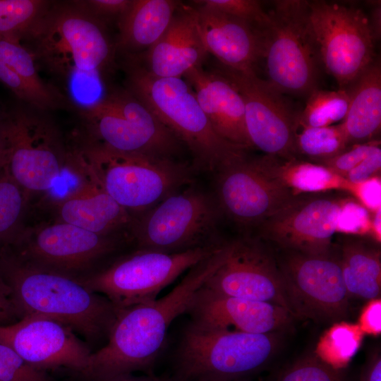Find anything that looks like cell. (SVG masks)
<instances>
[{"label":"cell","mask_w":381,"mask_h":381,"mask_svg":"<svg viewBox=\"0 0 381 381\" xmlns=\"http://www.w3.org/2000/svg\"><path fill=\"white\" fill-rule=\"evenodd\" d=\"M20 40L78 114L94 107L111 89L106 79L114 65L115 42L106 25L77 1H51Z\"/></svg>","instance_id":"6da1fadb"},{"label":"cell","mask_w":381,"mask_h":381,"mask_svg":"<svg viewBox=\"0 0 381 381\" xmlns=\"http://www.w3.org/2000/svg\"><path fill=\"white\" fill-rule=\"evenodd\" d=\"M219 259L220 246L188 270L180 283L164 296L119 310L107 343L91 353L82 374L90 381L138 370L152 374L171 324L186 313L193 296L215 270Z\"/></svg>","instance_id":"7a4b0ae2"},{"label":"cell","mask_w":381,"mask_h":381,"mask_svg":"<svg viewBox=\"0 0 381 381\" xmlns=\"http://www.w3.org/2000/svg\"><path fill=\"white\" fill-rule=\"evenodd\" d=\"M0 277L20 318H49L90 340L107 339L118 310L77 277L25 261L8 247L0 248Z\"/></svg>","instance_id":"3957f363"},{"label":"cell","mask_w":381,"mask_h":381,"mask_svg":"<svg viewBox=\"0 0 381 381\" xmlns=\"http://www.w3.org/2000/svg\"><path fill=\"white\" fill-rule=\"evenodd\" d=\"M68 138L71 160L91 174L133 218L192 183L190 168L174 158L119 151L80 128Z\"/></svg>","instance_id":"277c9868"},{"label":"cell","mask_w":381,"mask_h":381,"mask_svg":"<svg viewBox=\"0 0 381 381\" xmlns=\"http://www.w3.org/2000/svg\"><path fill=\"white\" fill-rule=\"evenodd\" d=\"M123 70L126 88L187 147L195 167L215 174L247 156L215 133L185 79L157 77L131 56H125Z\"/></svg>","instance_id":"5b68a950"},{"label":"cell","mask_w":381,"mask_h":381,"mask_svg":"<svg viewBox=\"0 0 381 381\" xmlns=\"http://www.w3.org/2000/svg\"><path fill=\"white\" fill-rule=\"evenodd\" d=\"M279 333L217 329L190 320L176 345L171 381L248 379L264 370L279 346Z\"/></svg>","instance_id":"8992f818"},{"label":"cell","mask_w":381,"mask_h":381,"mask_svg":"<svg viewBox=\"0 0 381 381\" xmlns=\"http://www.w3.org/2000/svg\"><path fill=\"white\" fill-rule=\"evenodd\" d=\"M0 129L14 180L31 196L52 189L67 167L68 143L49 112L4 104Z\"/></svg>","instance_id":"52a82bcc"},{"label":"cell","mask_w":381,"mask_h":381,"mask_svg":"<svg viewBox=\"0 0 381 381\" xmlns=\"http://www.w3.org/2000/svg\"><path fill=\"white\" fill-rule=\"evenodd\" d=\"M262 30L267 81L284 95L308 96L322 65L309 15V1L279 0L267 11Z\"/></svg>","instance_id":"ba28073f"},{"label":"cell","mask_w":381,"mask_h":381,"mask_svg":"<svg viewBox=\"0 0 381 381\" xmlns=\"http://www.w3.org/2000/svg\"><path fill=\"white\" fill-rule=\"evenodd\" d=\"M221 213L214 198L189 184L133 217L135 248L179 253L219 243Z\"/></svg>","instance_id":"9c48e42d"},{"label":"cell","mask_w":381,"mask_h":381,"mask_svg":"<svg viewBox=\"0 0 381 381\" xmlns=\"http://www.w3.org/2000/svg\"><path fill=\"white\" fill-rule=\"evenodd\" d=\"M222 241L179 253L135 248L78 279L107 298L119 312L157 299L163 289L210 256Z\"/></svg>","instance_id":"30bf717a"},{"label":"cell","mask_w":381,"mask_h":381,"mask_svg":"<svg viewBox=\"0 0 381 381\" xmlns=\"http://www.w3.org/2000/svg\"><path fill=\"white\" fill-rule=\"evenodd\" d=\"M78 116L86 135L119 151L174 158L181 149L172 132L126 87L111 88Z\"/></svg>","instance_id":"8fae6325"},{"label":"cell","mask_w":381,"mask_h":381,"mask_svg":"<svg viewBox=\"0 0 381 381\" xmlns=\"http://www.w3.org/2000/svg\"><path fill=\"white\" fill-rule=\"evenodd\" d=\"M128 243L127 235L97 234L51 219L27 224L6 247L25 261L78 278L97 270Z\"/></svg>","instance_id":"7c38bea8"},{"label":"cell","mask_w":381,"mask_h":381,"mask_svg":"<svg viewBox=\"0 0 381 381\" xmlns=\"http://www.w3.org/2000/svg\"><path fill=\"white\" fill-rule=\"evenodd\" d=\"M272 248L294 317L329 322L346 316L350 297L336 245L332 252L320 255Z\"/></svg>","instance_id":"4fadbf2b"},{"label":"cell","mask_w":381,"mask_h":381,"mask_svg":"<svg viewBox=\"0 0 381 381\" xmlns=\"http://www.w3.org/2000/svg\"><path fill=\"white\" fill-rule=\"evenodd\" d=\"M309 15L321 64L344 90L374 61L368 16L356 6L325 1H309Z\"/></svg>","instance_id":"5bb4252c"},{"label":"cell","mask_w":381,"mask_h":381,"mask_svg":"<svg viewBox=\"0 0 381 381\" xmlns=\"http://www.w3.org/2000/svg\"><path fill=\"white\" fill-rule=\"evenodd\" d=\"M336 191L294 195L253 234L274 248L312 255L332 252L341 215L353 199L346 192Z\"/></svg>","instance_id":"9a60e30c"},{"label":"cell","mask_w":381,"mask_h":381,"mask_svg":"<svg viewBox=\"0 0 381 381\" xmlns=\"http://www.w3.org/2000/svg\"><path fill=\"white\" fill-rule=\"evenodd\" d=\"M215 201L241 234H253L296 194L270 169L266 155L247 156L229 164L215 174Z\"/></svg>","instance_id":"2e32d148"},{"label":"cell","mask_w":381,"mask_h":381,"mask_svg":"<svg viewBox=\"0 0 381 381\" xmlns=\"http://www.w3.org/2000/svg\"><path fill=\"white\" fill-rule=\"evenodd\" d=\"M202 286L222 295L273 303L289 310L274 249L255 234H241L223 241L219 264Z\"/></svg>","instance_id":"e0dca14e"},{"label":"cell","mask_w":381,"mask_h":381,"mask_svg":"<svg viewBox=\"0 0 381 381\" xmlns=\"http://www.w3.org/2000/svg\"><path fill=\"white\" fill-rule=\"evenodd\" d=\"M218 71L234 85L243 98L251 147L279 159H297L295 139L300 113L286 95L255 71L241 72L223 66Z\"/></svg>","instance_id":"ac0fdd59"},{"label":"cell","mask_w":381,"mask_h":381,"mask_svg":"<svg viewBox=\"0 0 381 381\" xmlns=\"http://www.w3.org/2000/svg\"><path fill=\"white\" fill-rule=\"evenodd\" d=\"M0 343L13 349L32 366L66 367L83 373L92 353L66 325L49 318L25 316L0 325Z\"/></svg>","instance_id":"d6986e66"},{"label":"cell","mask_w":381,"mask_h":381,"mask_svg":"<svg viewBox=\"0 0 381 381\" xmlns=\"http://www.w3.org/2000/svg\"><path fill=\"white\" fill-rule=\"evenodd\" d=\"M202 286L193 296L185 313L195 323L217 329L269 334L282 332L294 320L290 311L282 306L222 295Z\"/></svg>","instance_id":"ffe728a7"},{"label":"cell","mask_w":381,"mask_h":381,"mask_svg":"<svg viewBox=\"0 0 381 381\" xmlns=\"http://www.w3.org/2000/svg\"><path fill=\"white\" fill-rule=\"evenodd\" d=\"M67 166L78 175L79 183L63 197L49 200L47 207L54 216L52 219L97 234L129 236L132 215L91 174L69 157Z\"/></svg>","instance_id":"44dd1931"},{"label":"cell","mask_w":381,"mask_h":381,"mask_svg":"<svg viewBox=\"0 0 381 381\" xmlns=\"http://www.w3.org/2000/svg\"><path fill=\"white\" fill-rule=\"evenodd\" d=\"M192 4L207 53L228 68L255 71L256 63L262 57V31L214 8Z\"/></svg>","instance_id":"7402d4cb"},{"label":"cell","mask_w":381,"mask_h":381,"mask_svg":"<svg viewBox=\"0 0 381 381\" xmlns=\"http://www.w3.org/2000/svg\"><path fill=\"white\" fill-rule=\"evenodd\" d=\"M143 54L131 56L157 77L183 78L192 68L202 66L208 53L194 6L181 3L163 35Z\"/></svg>","instance_id":"603a6c76"},{"label":"cell","mask_w":381,"mask_h":381,"mask_svg":"<svg viewBox=\"0 0 381 381\" xmlns=\"http://www.w3.org/2000/svg\"><path fill=\"white\" fill-rule=\"evenodd\" d=\"M183 77L193 90L215 133L232 145L246 150L251 148L244 102L234 85L218 71H206L202 66L192 68Z\"/></svg>","instance_id":"cb8c5ba5"},{"label":"cell","mask_w":381,"mask_h":381,"mask_svg":"<svg viewBox=\"0 0 381 381\" xmlns=\"http://www.w3.org/2000/svg\"><path fill=\"white\" fill-rule=\"evenodd\" d=\"M0 83L17 102L37 109H70L62 94L41 78L32 54L18 37L0 35Z\"/></svg>","instance_id":"d4e9b609"},{"label":"cell","mask_w":381,"mask_h":381,"mask_svg":"<svg viewBox=\"0 0 381 381\" xmlns=\"http://www.w3.org/2000/svg\"><path fill=\"white\" fill-rule=\"evenodd\" d=\"M181 3L174 0H132L117 21V52L139 55L149 50L168 28Z\"/></svg>","instance_id":"484cf974"},{"label":"cell","mask_w":381,"mask_h":381,"mask_svg":"<svg viewBox=\"0 0 381 381\" xmlns=\"http://www.w3.org/2000/svg\"><path fill=\"white\" fill-rule=\"evenodd\" d=\"M349 104L341 123L349 147L380 140L381 66L373 62L346 89Z\"/></svg>","instance_id":"4316f807"},{"label":"cell","mask_w":381,"mask_h":381,"mask_svg":"<svg viewBox=\"0 0 381 381\" xmlns=\"http://www.w3.org/2000/svg\"><path fill=\"white\" fill-rule=\"evenodd\" d=\"M380 243L373 237L351 234H341L335 243L349 297L368 301L380 298Z\"/></svg>","instance_id":"83f0119b"},{"label":"cell","mask_w":381,"mask_h":381,"mask_svg":"<svg viewBox=\"0 0 381 381\" xmlns=\"http://www.w3.org/2000/svg\"><path fill=\"white\" fill-rule=\"evenodd\" d=\"M266 156L273 174L296 194L335 190L349 194L353 192L354 183L320 164L301 159L283 160Z\"/></svg>","instance_id":"f1b7e54d"},{"label":"cell","mask_w":381,"mask_h":381,"mask_svg":"<svg viewBox=\"0 0 381 381\" xmlns=\"http://www.w3.org/2000/svg\"><path fill=\"white\" fill-rule=\"evenodd\" d=\"M31 197L6 166L0 171V248L12 244L27 225Z\"/></svg>","instance_id":"f546056e"},{"label":"cell","mask_w":381,"mask_h":381,"mask_svg":"<svg viewBox=\"0 0 381 381\" xmlns=\"http://www.w3.org/2000/svg\"><path fill=\"white\" fill-rule=\"evenodd\" d=\"M296 133L295 151L297 159L306 158L319 164L349 147L341 123L325 127H305Z\"/></svg>","instance_id":"4dcf8cb0"},{"label":"cell","mask_w":381,"mask_h":381,"mask_svg":"<svg viewBox=\"0 0 381 381\" xmlns=\"http://www.w3.org/2000/svg\"><path fill=\"white\" fill-rule=\"evenodd\" d=\"M363 337L358 324L336 322L322 334L315 354L332 368L341 370L356 353Z\"/></svg>","instance_id":"1f68e13d"},{"label":"cell","mask_w":381,"mask_h":381,"mask_svg":"<svg viewBox=\"0 0 381 381\" xmlns=\"http://www.w3.org/2000/svg\"><path fill=\"white\" fill-rule=\"evenodd\" d=\"M308 97L306 107L299 114L298 128L332 126L346 116L349 104L346 90L317 88Z\"/></svg>","instance_id":"d6a6232c"},{"label":"cell","mask_w":381,"mask_h":381,"mask_svg":"<svg viewBox=\"0 0 381 381\" xmlns=\"http://www.w3.org/2000/svg\"><path fill=\"white\" fill-rule=\"evenodd\" d=\"M50 4L45 0H0V35L21 40Z\"/></svg>","instance_id":"836d02e7"},{"label":"cell","mask_w":381,"mask_h":381,"mask_svg":"<svg viewBox=\"0 0 381 381\" xmlns=\"http://www.w3.org/2000/svg\"><path fill=\"white\" fill-rule=\"evenodd\" d=\"M340 370L314 353L303 356L285 368L276 381H344Z\"/></svg>","instance_id":"e575fe53"},{"label":"cell","mask_w":381,"mask_h":381,"mask_svg":"<svg viewBox=\"0 0 381 381\" xmlns=\"http://www.w3.org/2000/svg\"><path fill=\"white\" fill-rule=\"evenodd\" d=\"M194 4L214 8L262 30L269 22L267 11L255 0H199Z\"/></svg>","instance_id":"d590c367"},{"label":"cell","mask_w":381,"mask_h":381,"mask_svg":"<svg viewBox=\"0 0 381 381\" xmlns=\"http://www.w3.org/2000/svg\"><path fill=\"white\" fill-rule=\"evenodd\" d=\"M0 381H49L44 370L23 359L10 346L0 343Z\"/></svg>","instance_id":"8d00e7d4"},{"label":"cell","mask_w":381,"mask_h":381,"mask_svg":"<svg viewBox=\"0 0 381 381\" xmlns=\"http://www.w3.org/2000/svg\"><path fill=\"white\" fill-rule=\"evenodd\" d=\"M379 145L380 140L354 145L318 164L344 179L349 171L358 167Z\"/></svg>","instance_id":"74e56055"},{"label":"cell","mask_w":381,"mask_h":381,"mask_svg":"<svg viewBox=\"0 0 381 381\" xmlns=\"http://www.w3.org/2000/svg\"><path fill=\"white\" fill-rule=\"evenodd\" d=\"M78 3L91 16L104 25L116 21L126 12L132 0H83Z\"/></svg>","instance_id":"f35d334b"},{"label":"cell","mask_w":381,"mask_h":381,"mask_svg":"<svg viewBox=\"0 0 381 381\" xmlns=\"http://www.w3.org/2000/svg\"><path fill=\"white\" fill-rule=\"evenodd\" d=\"M380 170L381 148L379 145L358 167L349 171L344 179L352 183H361L377 179Z\"/></svg>","instance_id":"ab89813d"},{"label":"cell","mask_w":381,"mask_h":381,"mask_svg":"<svg viewBox=\"0 0 381 381\" xmlns=\"http://www.w3.org/2000/svg\"><path fill=\"white\" fill-rule=\"evenodd\" d=\"M358 325L361 331L368 334L377 336L381 332V299L369 301L363 308Z\"/></svg>","instance_id":"60d3db41"},{"label":"cell","mask_w":381,"mask_h":381,"mask_svg":"<svg viewBox=\"0 0 381 381\" xmlns=\"http://www.w3.org/2000/svg\"><path fill=\"white\" fill-rule=\"evenodd\" d=\"M18 318L20 319L11 290L0 277V325L14 322Z\"/></svg>","instance_id":"b9f144b4"},{"label":"cell","mask_w":381,"mask_h":381,"mask_svg":"<svg viewBox=\"0 0 381 381\" xmlns=\"http://www.w3.org/2000/svg\"><path fill=\"white\" fill-rule=\"evenodd\" d=\"M358 381H381V356L379 350L369 355Z\"/></svg>","instance_id":"7bdbcfd3"},{"label":"cell","mask_w":381,"mask_h":381,"mask_svg":"<svg viewBox=\"0 0 381 381\" xmlns=\"http://www.w3.org/2000/svg\"><path fill=\"white\" fill-rule=\"evenodd\" d=\"M367 3L370 7L368 16L370 28L375 41L378 40L381 35V1H368Z\"/></svg>","instance_id":"ee69618b"},{"label":"cell","mask_w":381,"mask_h":381,"mask_svg":"<svg viewBox=\"0 0 381 381\" xmlns=\"http://www.w3.org/2000/svg\"><path fill=\"white\" fill-rule=\"evenodd\" d=\"M101 381H165L158 378L152 374H146L144 376H134L132 373L124 374L108 378ZM167 381H171V380Z\"/></svg>","instance_id":"f6af8a7d"},{"label":"cell","mask_w":381,"mask_h":381,"mask_svg":"<svg viewBox=\"0 0 381 381\" xmlns=\"http://www.w3.org/2000/svg\"><path fill=\"white\" fill-rule=\"evenodd\" d=\"M7 165V154L4 138L0 130V171Z\"/></svg>","instance_id":"bcb514c9"},{"label":"cell","mask_w":381,"mask_h":381,"mask_svg":"<svg viewBox=\"0 0 381 381\" xmlns=\"http://www.w3.org/2000/svg\"><path fill=\"white\" fill-rule=\"evenodd\" d=\"M4 104L0 103V114L4 109Z\"/></svg>","instance_id":"7dc6e473"},{"label":"cell","mask_w":381,"mask_h":381,"mask_svg":"<svg viewBox=\"0 0 381 381\" xmlns=\"http://www.w3.org/2000/svg\"><path fill=\"white\" fill-rule=\"evenodd\" d=\"M231 381H250V380L248 379H242V380H231Z\"/></svg>","instance_id":"c3c4849f"}]
</instances>
